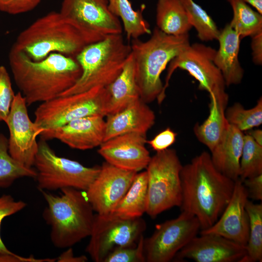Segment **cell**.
Listing matches in <instances>:
<instances>
[{
  "mask_svg": "<svg viewBox=\"0 0 262 262\" xmlns=\"http://www.w3.org/2000/svg\"><path fill=\"white\" fill-rule=\"evenodd\" d=\"M180 179L181 211L195 216L201 230L208 229L217 220L229 202L235 181L215 167L211 154L206 151L182 166Z\"/></svg>",
  "mask_w": 262,
  "mask_h": 262,
  "instance_id": "6da1fadb",
  "label": "cell"
},
{
  "mask_svg": "<svg viewBox=\"0 0 262 262\" xmlns=\"http://www.w3.org/2000/svg\"><path fill=\"white\" fill-rule=\"evenodd\" d=\"M8 58L15 82L27 106L60 96L82 74L75 57L59 53H50L35 61L23 52L11 48Z\"/></svg>",
  "mask_w": 262,
  "mask_h": 262,
  "instance_id": "7a4b0ae2",
  "label": "cell"
},
{
  "mask_svg": "<svg viewBox=\"0 0 262 262\" xmlns=\"http://www.w3.org/2000/svg\"><path fill=\"white\" fill-rule=\"evenodd\" d=\"M190 44L189 34L168 35L155 27L146 41L132 39L135 80L140 98L147 103L161 97L164 84L161 75L169 62Z\"/></svg>",
  "mask_w": 262,
  "mask_h": 262,
  "instance_id": "3957f363",
  "label": "cell"
},
{
  "mask_svg": "<svg viewBox=\"0 0 262 262\" xmlns=\"http://www.w3.org/2000/svg\"><path fill=\"white\" fill-rule=\"evenodd\" d=\"M60 196L41 191L47 206L43 213L50 227V239L59 248H68L90 236L95 214L92 206L82 191L61 189Z\"/></svg>",
  "mask_w": 262,
  "mask_h": 262,
  "instance_id": "277c9868",
  "label": "cell"
},
{
  "mask_svg": "<svg viewBox=\"0 0 262 262\" xmlns=\"http://www.w3.org/2000/svg\"><path fill=\"white\" fill-rule=\"evenodd\" d=\"M86 45L61 14L52 11L37 18L21 31L12 48L38 61L52 53L75 57Z\"/></svg>",
  "mask_w": 262,
  "mask_h": 262,
  "instance_id": "5b68a950",
  "label": "cell"
},
{
  "mask_svg": "<svg viewBox=\"0 0 262 262\" xmlns=\"http://www.w3.org/2000/svg\"><path fill=\"white\" fill-rule=\"evenodd\" d=\"M131 53V45L125 42L122 34L110 35L86 45L75 57L82 68L81 77L60 96L108 86L120 73Z\"/></svg>",
  "mask_w": 262,
  "mask_h": 262,
  "instance_id": "8992f818",
  "label": "cell"
},
{
  "mask_svg": "<svg viewBox=\"0 0 262 262\" xmlns=\"http://www.w3.org/2000/svg\"><path fill=\"white\" fill-rule=\"evenodd\" d=\"M182 166L174 149L156 152L151 157L146 170L147 176L146 213L151 218L174 207L180 206Z\"/></svg>",
  "mask_w": 262,
  "mask_h": 262,
  "instance_id": "52a82bcc",
  "label": "cell"
},
{
  "mask_svg": "<svg viewBox=\"0 0 262 262\" xmlns=\"http://www.w3.org/2000/svg\"><path fill=\"white\" fill-rule=\"evenodd\" d=\"M109 100L108 86H98L83 92L60 96L37 107L34 122L44 131L87 116H105Z\"/></svg>",
  "mask_w": 262,
  "mask_h": 262,
  "instance_id": "ba28073f",
  "label": "cell"
},
{
  "mask_svg": "<svg viewBox=\"0 0 262 262\" xmlns=\"http://www.w3.org/2000/svg\"><path fill=\"white\" fill-rule=\"evenodd\" d=\"M38 142L33 166L40 190L73 188L85 191L98 176L100 166L87 167L77 161L59 157L46 140L41 138Z\"/></svg>",
  "mask_w": 262,
  "mask_h": 262,
  "instance_id": "9c48e42d",
  "label": "cell"
},
{
  "mask_svg": "<svg viewBox=\"0 0 262 262\" xmlns=\"http://www.w3.org/2000/svg\"><path fill=\"white\" fill-rule=\"evenodd\" d=\"M59 12L87 45L122 33L120 20L110 10L109 0H62Z\"/></svg>",
  "mask_w": 262,
  "mask_h": 262,
  "instance_id": "30bf717a",
  "label": "cell"
},
{
  "mask_svg": "<svg viewBox=\"0 0 262 262\" xmlns=\"http://www.w3.org/2000/svg\"><path fill=\"white\" fill-rule=\"evenodd\" d=\"M147 228L141 217L126 218L114 213L95 214L86 252L96 262H103L115 249L135 246Z\"/></svg>",
  "mask_w": 262,
  "mask_h": 262,
  "instance_id": "8fae6325",
  "label": "cell"
},
{
  "mask_svg": "<svg viewBox=\"0 0 262 262\" xmlns=\"http://www.w3.org/2000/svg\"><path fill=\"white\" fill-rule=\"evenodd\" d=\"M216 50L201 43L190 44L169 63L164 84L160 104L164 100L165 91L174 71L177 68L187 71L198 82V88L207 91L209 96L227 94L223 77L214 63Z\"/></svg>",
  "mask_w": 262,
  "mask_h": 262,
  "instance_id": "7c38bea8",
  "label": "cell"
},
{
  "mask_svg": "<svg viewBox=\"0 0 262 262\" xmlns=\"http://www.w3.org/2000/svg\"><path fill=\"white\" fill-rule=\"evenodd\" d=\"M200 229L196 217L185 211L176 218L157 225L153 233L144 239L146 262L171 261Z\"/></svg>",
  "mask_w": 262,
  "mask_h": 262,
  "instance_id": "4fadbf2b",
  "label": "cell"
},
{
  "mask_svg": "<svg viewBox=\"0 0 262 262\" xmlns=\"http://www.w3.org/2000/svg\"><path fill=\"white\" fill-rule=\"evenodd\" d=\"M27 105L20 92L15 94L10 112L5 120L9 130V152L16 161L32 167L38 148L37 137L44 130L29 116Z\"/></svg>",
  "mask_w": 262,
  "mask_h": 262,
  "instance_id": "5bb4252c",
  "label": "cell"
},
{
  "mask_svg": "<svg viewBox=\"0 0 262 262\" xmlns=\"http://www.w3.org/2000/svg\"><path fill=\"white\" fill-rule=\"evenodd\" d=\"M137 173L104 162L98 176L85 191L94 211L100 215L112 213Z\"/></svg>",
  "mask_w": 262,
  "mask_h": 262,
  "instance_id": "9a60e30c",
  "label": "cell"
},
{
  "mask_svg": "<svg viewBox=\"0 0 262 262\" xmlns=\"http://www.w3.org/2000/svg\"><path fill=\"white\" fill-rule=\"evenodd\" d=\"M147 140L141 134H123L103 142L98 151L109 164L138 172L146 169L151 157L145 146Z\"/></svg>",
  "mask_w": 262,
  "mask_h": 262,
  "instance_id": "2e32d148",
  "label": "cell"
},
{
  "mask_svg": "<svg viewBox=\"0 0 262 262\" xmlns=\"http://www.w3.org/2000/svg\"><path fill=\"white\" fill-rule=\"evenodd\" d=\"M104 116L92 115L75 120L55 128L45 130L40 134L46 141L57 139L70 147L87 150L99 147L104 141Z\"/></svg>",
  "mask_w": 262,
  "mask_h": 262,
  "instance_id": "e0dca14e",
  "label": "cell"
},
{
  "mask_svg": "<svg viewBox=\"0 0 262 262\" xmlns=\"http://www.w3.org/2000/svg\"><path fill=\"white\" fill-rule=\"evenodd\" d=\"M249 199L242 181L238 179L231 198L217 220L200 234H214L241 245H246L249 235V218L246 205Z\"/></svg>",
  "mask_w": 262,
  "mask_h": 262,
  "instance_id": "ac0fdd59",
  "label": "cell"
},
{
  "mask_svg": "<svg viewBox=\"0 0 262 262\" xmlns=\"http://www.w3.org/2000/svg\"><path fill=\"white\" fill-rule=\"evenodd\" d=\"M246 246L214 234H200L193 238L174 258L196 262H240Z\"/></svg>",
  "mask_w": 262,
  "mask_h": 262,
  "instance_id": "d6986e66",
  "label": "cell"
},
{
  "mask_svg": "<svg viewBox=\"0 0 262 262\" xmlns=\"http://www.w3.org/2000/svg\"><path fill=\"white\" fill-rule=\"evenodd\" d=\"M104 141L123 134L137 133L146 136L155 122L154 112L140 98L120 111L106 115Z\"/></svg>",
  "mask_w": 262,
  "mask_h": 262,
  "instance_id": "ffe728a7",
  "label": "cell"
},
{
  "mask_svg": "<svg viewBox=\"0 0 262 262\" xmlns=\"http://www.w3.org/2000/svg\"><path fill=\"white\" fill-rule=\"evenodd\" d=\"M241 40L229 24L220 31L217 39L219 47L214 63L220 71L226 86L240 83L244 76V71L238 58Z\"/></svg>",
  "mask_w": 262,
  "mask_h": 262,
  "instance_id": "44dd1931",
  "label": "cell"
},
{
  "mask_svg": "<svg viewBox=\"0 0 262 262\" xmlns=\"http://www.w3.org/2000/svg\"><path fill=\"white\" fill-rule=\"evenodd\" d=\"M244 132L229 124L219 142L211 151L212 163L221 173L235 181L239 178Z\"/></svg>",
  "mask_w": 262,
  "mask_h": 262,
  "instance_id": "7402d4cb",
  "label": "cell"
},
{
  "mask_svg": "<svg viewBox=\"0 0 262 262\" xmlns=\"http://www.w3.org/2000/svg\"><path fill=\"white\" fill-rule=\"evenodd\" d=\"M210 99L209 115L202 124H195L194 132L198 140L212 151L229 125L225 116L229 97L228 94L210 96Z\"/></svg>",
  "mask_w": 262,
  "mask_h": 262,
  "instance_id": "603a6c76",
  "label": "cell"
},
{
  "mask_svg": "<svg viewBox=\"0 0 262 262\" xmlns=\"http://www.w3.org/2000/svg\"><path fill=\"white\" fill-rule=\"evenodd\" d=\"M108 88L110 100L106 115L120 111L131 103L140 98L135 80L134 65L131 53L120 73L108 86Z\"/></svg>",
  "mask_w": 262,
  "mask_h": 262,
  "instance_id": "cb8c5ba5",
  "label": "cell"
},
{
  "mask_svg": "<svg viewBox=\"0 0 262 262\" xmlns=\"http://www.w3.org/2000/svg\"><path fill=\"white\" fill-rule=\"evenodd\" d=\"M156 23L162 32L174 36L187 34L192 28L180 0H158Z\"/></svg>",
  "mask_w": 262,
  "mask_h": 262,
  "instance_id": "d4e9b609",
  "label": "cell"
},
{
  "mask_svg": "<svg viewBox=\"0 0 262 262\" xmlns=\"http://www.w3.org/2000/svg\"><path fill=\"white\" fill-rule=\"evenodd\" d=\"M147 199L146 171L137 173L127 193L113 213L126 218L141 217L146 213Z\"/></svg>",
  "mask_w": 262,
  "mask_h": 262,
  "instance_id": "484cf974",
  "label": "cell"
},
{
  "mask_svg": "<svg viewBox=\"0 0 262 262\" xmlns=\"http://www.w3.org/2000/svg\"><path fill=\"white\" fill-rule=\"evenodd\" d=\"M111 11L123 23V27L129 40L138 39L151 33L149 25L144 18V6L135 11L128 0H109Z\"/></svg>",
  "mask_w": 262,
  "mask_h": 262,
  "instance_id": "4316f807",
  "label": "cell"
},
{
  "mask_svg": "<svg viewBox=\"0 0 262 262\" xmlns=\"http://www.w3.org/2000/svg\"><path fill=\"white\" fill-rule=\"evenodd\" d=\"M233 11L229 23L241 39L262 31V14L253 10L242 0H227Z\"/></svg>",
  "mask_w": 262,
  "mask_h": 262,
  "instance_id": "83f0119b",
  "label": "cell"
},
{
  "mask_svg": "<svg viewBox=\"0 0 262 262\" xmlns=\"http://www.w3.org/2000/svg\"><path fill=\"white\" fill-rule=\"evenodd\" d=\"M246 208L249 218V235L246 252L240 262H261L262 261V204L249 199Z\"/></svg>",
  "mask_w": 262,
  "mask_h": 262,
  "instance_id": "f1b7e54d",
  "label": "cell"
},
{
  "mask_svg": "<svg viewBox=\"0 0 262 262\" xmlns=\"http://www.w3.org/2000/svg\"><path fill=\"white\" fill-rule=\"evenodd\" d=\"M36 171L15 160L10 154L8 138L0 132V188L10 187L21 178L35 179Z\"/></svg>",
  "mask_w": 262,
  "mask_h": 262,
  "instance_id": "f546056e",
  "label": "cell"
},
{
  "mask_svg": "<svg viewBox=\"0 0 262 262\" xmlns=\"http://www.w3.org/2000/svg\"><path fill=\"white\" fill-rule=\"evenodd\" d=\"M187 12L191 26L202 41L217 40L220 31L211 16L194 0H180Z\"/></svg>",
  "mask_w": 262,
  "mask_h": 262,
  "instance_id": "4dcf8cb0",
  "label": "cell"
},
{
  "mask_svg": "<svg viewBox=\"0 0 262 262\" xmlns=\"http://www.w3.org/2000/svg\"><path fill=\"white\" fill-rule=\"evenodd\" d=\"M225 116L229 124L241 131H248L262 124V98H260L256 105L249 109H245L238 102L226 108Z\"/></svg>",
  "mask_w": 262,
  "mask_h": 262,
  "instance_id": "1f68e13d",
  "label": "cell"
},
{
  "mask_svg": "<svg viewBox=\"0 0 262 262\" xmlns=\"http://www.w3.org/2000/svg\"><path fill=\"white\" fill-rule=\"evenodd\" d=\"M261 174H262V146L246 133L244 135L239 179L243 181Z\"/></svg>",
  "mask_w": 262,
  "mask_h": 262,
  "instance_id": "d6a6232c",
  "label": "cell"
},
{
  "mask_svg": "<svg viewBox=\"0 0 262 262\" xmlns=\"http://www.w3.org/2000/svg\"><path fill=\"white\" fill-rule=\"evenodd\" d=\"M144 239L143 235L136 245L115 249L105 258L103 262H146Z\"/></svg>",
  "mask_w": 262,
  "mask_h": 262,
  "instance_id": "836d02e7",
  "label": "cell"
},
{
  "mask_svg": "<svg viewBox=\"0 0 262 262\" xmlns=\"http://www.w3.org/2000/svg\"><path fill=\"white\" fill-rule=\"evenodd\" d=\"M15 96L8 71L3 66H0V121L6 120Z\"/></svg>",
  "mask_w": 262,
  "mask_h": 262,
  "instance_id": "e575fe53",
  "label": "cell"
},
{
  "mask_svg": "<svg viewBox=\"0 0 262 262\" xmlns=\"http://www.w3.org/2000/svg\"><path fill=\"white\" fill-rule=\"evenodd\" d=\"M26 206V203L21 200H16L10 195L4 194L0 196V230L2 220L20 211ZM0 254H14L3 243L0 233Z\"/></svg>",
  "mask_w": 262,
  "mask_h": 262,
  "instance_id": "d590c367",
  "label": "cell"
},
{
  "mask_svg": "<svg viewBox=\"0 0 262 262\" xmlns=\"http://www.w3.org/2000/svg\"><path fill=\"white\" fill-rule=\"evenodd\" d=\"M41 0H0V11L11 15H17L34 9Z\"/></svg>",
  "mask_w": 262,
  "mask_h": 262,
  "instance_id": "8d00e7d4",
  "label": "cell"
},
{
  "mask_svg": "<svg viewBox=\"0 0 262 262\" xmlns=\"http://www.w3.org/2000/svg\"><path fill=\"white\" fill-rule=\"evenodd\" d=\"M177 134L170 128H167L157 134L152 139L147 140L156 152L165 150L172 146L176 141Z\"/></svg>",
  "mask_w": 262,
  "mask_h": 262,
  "instance_id": "74e56055",
  "label": "cell"
},
{
  "mask_svg": "<svg viewBox=\"0 0 262 262\" xmlns=\"http://www.w3.org/2000/svg\"><path fill=\"white\" fill-rule=\"evenodd\" d=\"M242 181L246 190L248 198L262 201V174L246 179Z\"/></svg>",
  "mask_w": 262,
  "mask_h": 262,
  "instance_id": "f35d334b",
  "label": "cell"
},
{
  "mask_svg": "<svg viewBox=\"0 0 262 262\" xmlns=\"http://www.w3.org/2000/svg\"><path fill=\"white\" fill-rule=\"evenodd\" d=\"M252 61L258 66L262 64V31L251 36Z\"/></svg>",
  "mask_w": 262,
  "mask_h": 262,
  "instance_id": "ab89813d",
  "label": "cell"
},
{
  "mask_svg": "<svg viewBox=\"0 0 262 262\" xmlns=\"http://www.w3.org/2000/svg\"><path fill=\"white\" fill-rule=\"evenodd\" d=\"M56 260L59 262H85L88 261V259L84 255L75 256L73 249L68 247V249L62 253Z\"/></svg>",
  "mask_w": 262,
  "mask_h": 262,
  "instance_id": "60d3db41",
  "label": "cell"
},
{
  "mask_svg": "<svg viewBox=\"0 0 262 262\" xmlns=\"http://www.w3.org/2000/svg\"><path fill=\"white\" fill-rule=\"evenodd\" d=\"M26 258L14 254H0V262H25Z\"/></svg>",
  "mask_w": 262,
  "mask_h": 262,
  "instance_id": "b9f144b4",
  "label": "cell"
},
{
  "mask_svg": "<svg viewBox=\"0 0 262 262\" xmlns=\"http://www.w3.org/2000/svg\"><path fill=\"white\" fill-rule=\"evenodd\" d=\"M253 139L259 145L262 146V131L260 129L250 130L246 131Z\"/></svg>",
  "mask_w": 262,
  "mask_h": 262,
  "instance_id": "7bdbcfd3",
  "label": "cell"
},
{
  "mask_svg": "<svg viewBox=\"0 0 262 262\" xmlns=\"http://www.w3.org/2000/svg\"><path fill=\"white\" fill-rule=\"evenodd\" d=\"M253 6L257 12L262 14V0H242Z\"/></svg>",
  "mask_w": 262,
  "mask_h": 262,
  "instance_id": "ee69618b",
  "label": "cell"
}]
</instances>
